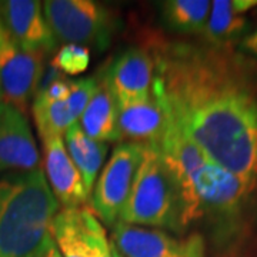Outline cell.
<instances>
[{
    "label": "cell",
    "mask_w": 257,
    "mask_h": 257,
    "mask_svg": "<svg viewBox=\"0 0 257 257\" xmlns=\"http://www.w3.org/2000/svg\"><path fill=\"white\" fill-rule=\"evenodd\" d=\"M153 93L210 157L257 187V62L236 47L153 40Z\"/></svg>",
    "instance_id": "6da1fadb"
},
{
    "label": "cell",
    "mask_w": 257,
    "mask_h": 257,
    "mask_svg": "<svg viewBox=\"0 0 257 257\" xmlns=\"http://www.w3.org/2000/svg\"><path fill=\"white\" fill-rule=\"evenodd\" d=\"M59 202L39 167L0 176V257H43Z\"/></svg>",
    "instance_id": "7a4b0ae2"
},
{
    "label": "cell",
    "mask_w": 257,
    "mask_h": 257,
    "mask_svg": "<svg viewBox=\"0 0 257 257\" xmlns=\"http://www.w3.org/2000/svg\"><path fill=\"white\" fill-rule=\"evenodd\" d=\"M119 221L170 230L180 236L187 234L182 186L162 150L155 145H146L145 157Z\"/></svg>",
    "instance_id": "3957f363"
},
{
    "label": "cell",
    "mask_w": 257,
    "mask_h": 257,
    "mask_svg": "<svg viewBox=\"0 0 257 257\" xmlns=\"http://www.w3.org/2000/svg\"><path fill=\"white\" fill-rule=\"evenodd\" d=\"M43 13L56 40L104 52L120 29L119 16L93 0H47Z\"/></svg>",
    "instance_id": "277c9868"
},
{
    "label": "cell",
    "mask_w": 257,
    "mask_h": 257,
    "mask_svg": "<svg viewBox=\"0 0 257 257\" xmlns=\"http://www.w3.org/2000/svg\"><path fill=\"white\" fill-rule=\"evenodd\" d=\"M145 149L146 145L142 143H119L93 186L89 209L106 226L113 227L119 221L145 157Z\"/></svg>",
    "instance_id": "5b68a950"
},
{
    "label": "cell",
    "mask_w": 257,
    "mask_h": 257,
    "mask_svg": "<svg viewBox=\"0 0 257 257\" xmlns=\"http://www.w3.org/2000/svg\"><path fill=\"white\" fill-rule=\"evenodd\" d=\"M45 72V56L29 52L0 23V90L2 101L28 113Z\"/></svg>",
    "instance_id": "8992f818"
},
{
    "label": "cell",
    "mask_w": 257,
    "mask_h": 257,
    "mask_svg": "<svg viewBox=\"0 0 257 257\" xmlns=\"http://www.w3.org/2000/svg\"><path fill=\"white\" fill-rule=\"evenodd\" d=\"M111 244L123 257H207L206 241L199 233L176 237L120 221L111 227Z\"/></svg>",
    "instance_id": "52a82bcc"
},
{
    "label": "cell",
    "mask_w": 257,
    "mask_h": 257,
    "mask_svg": "<svg viewBox=\"0 0 257 257\" xmlns=\"http://www.w3.org/2000/svg\"><path fill=\"white\" fill-rule=\"evenodd\" d=\"M0 23L23 49L46 56L57 46V40L37 0H2Z\"/></svg>",
    "instance_id": "ba28073f"
},
{
    "label": "cell",
    "mask_w": 257,
    "mask_h": 257,
    "mask_svg": "<svg viewBox=\"0 0 257 257\" xmlns=\"http://www.w3.org/2000/svg\"><path fill=\"white\" fill-rule=\"evenodd\" d=\"M117 106L145 100L153 93L155 60L150 52L130 47L119 55L103 74Z\"/></svg>",
    "instance_id": "9c48e42d"
},
{
    "label": "cell",
    "mask_w": 257,
    "mask_h": 257,
    "mask_svg": "<svg viewBox=\"0 0 257 257\" xmlns=\"http://www.w3.org/2000/svg\"><path fill=\"white\" fill-rule=\"evenodd\" d=\"M40 155L28 117L8 103H0V172L39 169Z\"/></svg>",
    "instance_id": "30bf717a"
},
{
    "label": "cell",
    "mask_w": 257,
    "mask_h": 257,
    "mask_svg": "<svg viewBox=\"0 0 257 257\" xmlns=\"http://www.w3.org/2000/svg\"><path fill=\"white\" fill-rule=\"evenodd\" d=\"M46 180L56 200L63 209L84 206L90 194L87 193L82 176L67 153L62 136L42 139Z\"/></svg>",
    "instance_id": "8fae6325"
},
{
    "label": "cell",
    "mask_w": 257,
    "mask_h": 257,
    "mask_svg": "<svg viewBox=\"0 0 257 257\" xmlns=\"http://www.w3.org/2000/svg\"><path fill=\"white\" fill-rule=\"evenodd\" d=\"M117 107V126L121 140L128 139L135 143L159 146L170 126V116L163 101L155 93L145 100Z\"/></svg>",
    "instance_id": "7c38bea8"
},
{
    "label": "cell",
    "mask_w": 257,
    "mask_h": 257,
    "mask_svg": "<svg viewBox=\"0 0 257 257\" xmlns=\"http://www.w3.org/2000/svg\"><path fill=\"white\" fill-rule=\"evenodd\" d=\"M117 117H119L117 101L114 99L104 77L100 76L99 87L77 123L83 132L96 142H101V143L121 142Z\"/></svg>",
    "instance_id": "4fadbf2b"
},
{
    "label": "cell",
    "mask_w": 257,
    "mask_h": 257,
    "mask_svg": "<svg viewBox=\"0 0 257 257\" xmlns=\"http://www.w3.org/2000/svg\"><path fill=\"white\" fill-rule=\"evenodd\" d=\"M250 30L248 19L234 10L231 0H214L200 42L210 46L237 47Z\"/></svg>",
    "instance_id": "5bb4252c"
},
{
    "label": "cell",
    "mask_w": 257,
    "mask_h": 257,
    "mask_svg": "<svg viewBox=\"0 0 257 257\" xmlns=\"http://www.w3.org/2000/svg\"><path fill=\"white\" fill-rule=\"evenodd\" d=\"M64 146L76 169L82 176L86 190L90 194L93 186L96 183L97 173L107 156V143L90 139L80 128L79 123H74L64 133Z\"/></svg>",
    "instance_id": "9a60e30c"
},
{
    "label": "cell",
    "mask_w": 257,
    "mask_h": 257,
    "mask_svg": "<svg viewBox=\"0 0 257 257\" xmlns=\"http://www.w3.org/2000/svg\"><path fill=\"white\" fill-rule=\"evenodd\" d=\"M209 0H167L160 3L165 25L180 35L200 36L210 15Z\"/></svg>",
    "instance_id": "2e32d148"
},
{
    "label": "cell",
    "mask_w": 257,
    "mask_h": 257,
    "mask_svg": "<svg viewBox=\"0 0 257 257\" xmlns=\"http://www.w3.org/2000/svg\"><path fill=\"white\" fill-rule=\"evenodd\" d=\"M50 233L60 257H87L82 207L57 211Z\"/></svg>",
    "instance_id": "e0dca14e"
},
{
    "label": "cell",
    "mask_w": 257,
    "mask_h": 257,
    "mask_svg": "<svg viewBox=\"0 0 257 257\" xmlns=\"http://www.w3.org/2000/svg\"><path fill=\"white\" fill-rule=\"evenodd\" d=\"M32 114L42 139L63 136L67 128L77 123L69 110L66 100H52L36 93L32 104Z\"/></svg>",
    "instance_id": "ac0fdd59"
},
{
    "label": "cell",
    "mask_w": 257,
    "mask_h": 257,
    "mask_svg": "<svg viewBox=\"0 0 257 257\" xmlns=\"http://www.w3.org/2000/svg\"><path fill=\"white\" fill-rule=\"evenodd\" d=\"M82 219L87 257H113L110 243L106 237V230L87 206H82Z\"/></svg>",
    "instance_id": "d6986e66"
},
{
    "label": "cell",
    "mask_w": 257,
    "mask_h": 257,
    "mask_svg": "<svg viewBox=\"0 0 257 257\" xmlns=\"http://www.w3.org/2000/svg\"><path fill=\"white\" fill-rule=\"evenodd\" d=\"M90 63V49L79 45H63L52 59V66L67 76L82 74Z\"/></svg>",
    "instance_id": "ffe728a7"
},
{
    "label": "cell",
    "mask_w": 257,
    "mask_h": 257,
    "mask_svg": "<svg viewBox=\"0 0 257 257\" xmlns=\"http://www.w3.org/2000/svg\"><path fill=\"white\" fill-rule=\"evenodd\" d=\"M97 87H99L97 76L70 80V90L66 99V104L76 121H79L82 113L87 107V104L90 103L94 93L97 90Z\"/></svg>",
    "instance_id": "44dd1931"
},
{
    "label": "cell",
    "mask_w": 257,
    "mask_h": 257,
    "mask_svg": "<svg viewBox=\"0 0 257 257\" xmlns=\"http://www.w3.org/2000/svg\"><path fill=\"white\" fill-rule=\"evenodd\" d=\"M236 49L243 55L248 56L250 59L257 62V29H251L247 35L240 40Z\"/></svg>",
    "instance_id": "7402d4cb"
},
{
    "label": "cell",
    "mask_w": 257,
    "mask_h": 257,
    "mask_svg": "<svg viewBox=\"0 0 257 257\" xmlns=\"http://www.w3.org/2000/svg\"><path fill=\"white\" fill-rule=\"evenodd\" d=\"M43 257H60V253L57 251V247H56V244H55V241L50 244V247L47 248V251H46V254Z\"/></svg>",
    "instance_id": "603a6c76"
},
{
    "label": "cell",
    "mask_w": 257,
    "mask_h": 257,
    "mask_svg": "<svg viewBox=\"0 0 257 257\" xmlns=\"http://www.w3.org/2000/svg\"><path fill=\"white\" fill-rule=\"evenodd\" d=\"M110 247H111V254H113V257H123L121 254H120L119 251H117V250L114 248V246H113L111 243H110Z\"/></svg>",
    "instance_id": "cb8c5ba5"
},
{
    "label": "cell",
    "mask_w": 257,
    "mask_h": 257,
    "mask_svg": "<svg viewBox=\"0 0 257 257\" xmlns=\"http://www.w3.org/2000/svg\"><path fill=\"white\" fill-rule=\"evenodd\" d=\"M0 103H2V90H0Z\"/></svg>",
    "instance_id": "d4e9b609"
}]
</instances>
